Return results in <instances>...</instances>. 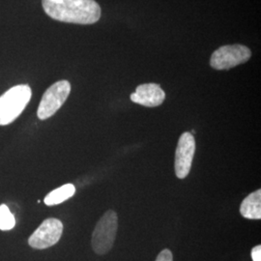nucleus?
I'll list each match as a JSON object with an SVG mask.
<instances>
[{"label":"nucleus","instance_id":"obj_8","mask_svg":"<svg viewBox=\"0 0 261 261\" xmlns=\"http://www.w3.org/2000/svg\"><path fill=\"white\" fill-rule=\"evenodd\" d=\"M166 99V93L159 84H140L136 92L130 95V100L134 103H139L144 107L154 108L162 105Z\"/></svg>","mask_w":261,"mask_h":261},{"label":"nucleus","instance_id":"obj_7","mask_svg":"<svg viewBox=\"0 0 261 261\" xmlns=\"http://www.w3.org/2000/svg\"><path fill=\"white\" fill-rule=\"evenodd\" d=\"M196 152V140L194 136L186 132L178 140L175 152V173L179 179H184L190 173Z\"/></svg>","mask_w":261,"mask_h":261},{"label":"nucleus","instance_id":"obj_12","mask_svg":"<svg viewBox=\"0 0 261 261\" xmlns=\"http://www.w3.org/2000/svg\"><path fill=\"white\" fill-rule=\"evenodd\" d=\"M156 261H173L172 252H170L168 249L163 250L162 252L159 253Z\"/></svg>","mask_w":261,"mask_h":261},{"label":"nucleus","instance_id":"obj_1","mask_svg":"<svg viewBox=\"0 0 261 261\" xmlns=\"http://www.w3.org/2000/svg\"><path fill=\"white\" fill-rule=\"evenodd\" d=\"M45 13L58 21L92 24L101 18V7L95 0H42Z\"/></svg>","mask_w":261,"mask_h":261},{"label":"nucleus","instance_id":"obj_5","mask_svg":"<svg viewBox=\"0 0 261 261\" xmlns=\"http://www.w3.org/2000/svg\"><path fill=\"white\" fill-rule=\"evenodd\" d=\"M252 56L249 47L243 45H227L219 47L211 56L210 65L216 70H228L246 63Z\"/></svg>","mask_w":261,"mask_h":261},{"label":"nucleus","instance_id":"obj_10","mask_svg":"<svg viewBox=\"0 0 261 261\" xmlns=\"http://www.w3.org/2000/svg\"><path fill=\"white\" fill-rule=\"evenodd\" d=\"M75 188L73 184H66L50 192L45 197L44 201L47 206L57 205L71 198L75 195Z\"/></svg>","mask_w":261,"mask_h":261},{"label":"nucleus","instance_id":"obj_13","mask_svg":"<svg viewBox=\"0 0 261 261\" xmlns=\"http://www.w3.org/2000/svg\"><path fill=\"white\" fill-rule=\"evenodd\" d=\"M252 261H261V246L257 245L252 250L251 252Z\"/></svg>","mask_w":261,"mask_h":261},{"label":"nucleus","instance_id":"obj_2","mask_svg":"<svg viewBox=\"0 0 261 261\" xmlns=\"http://www.w3.org/2000/svg\"><path fill=\"white\" fill-rule=\"evenodd\" d=\"M32 96L28 84L13 86L0 96V126L15 121L27 108Z\"/></svg>","mask_w":261,"mask_h":261},{"label":"nucleus","instance_id":"obj_4","mask_svg":"<svg viewBox=\"0 0 261 261\" xmlns=\"http://www.w3.org/2000/svg\"><path fill=\"white\" fill-rule=\"evenodd\" d=\"M71 92V84L68 81H59L53 84L44 93L38 107L37 116L40 120H46L64 105Z\"/></svg>","mask_w":261,"mask_h":261},{"label":"nucleus","instance_id":"obj_6","mask_svg":"<svg viewBox=\"0 0 261 261\" xmlns=\"http://www.w3.org/2000/svg\"><path fill=\"white\" fill-rule=\"evenodd\" d=\"M62 232L63 224L61 221L55 218H49L45 220L31 234L28 239V244L33 249H47L57 244L62 236Z\"/></svg>","mask_w":261,"mask_h":261},{"label":"nucleus","instance_id":"obj_11","mask_svg":"<svg viewBox=\"0 0 261 261\" xmlns=\"http://www.w3.org/2000/svg\"><path fill=\"white\" fill-rule=\"evenodd\" d=\"M16 225V218L11 213L8 206L0 205V230H11Z\"/></svg>","mask_w":261,"mask_h":261},{"label":"nucleus","instance_id":"obj_3","mask_svg":"<svg viewBox=\"0 0 261 261\" xmlns=\"http://www.w3.org/2000/svg\"><path fill=\"white\" fill-rule=\"evenodd\" d=\"M118 218L113 210H109L96 224L92 234V249L97 254H105L112 250L118 228Z\"/></svg>","mask_w":261,"mask_h":261},{"label":"nucleus","instance_id":"obj_9","mask_svg":"<svg viewBox=\"0 0 261 261\" xmlns=\"http://www.w3.org/2000/svg\"><path fill=\"white\" fill-rule=\"evenodd\" d=\"M240 213L246 219L260 220L261 190L253 192L243 200Z\"/></svg>","mask_w":261,"mask_h":261}]
</instances>
